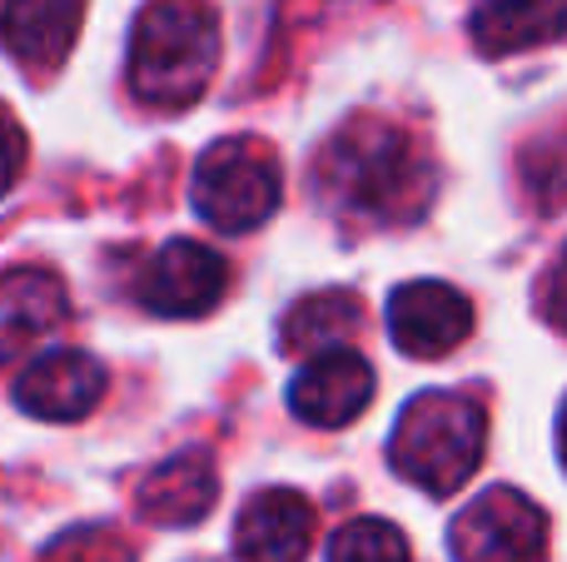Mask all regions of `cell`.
I'll return each instance as SVG.
<instances>
[{"mask_svg":"<svg viewBox=\"0 0 567 562\" xmlns=\"http://www.w3.org/2000/svg\"><path fill=\"white\" fill-rule=\"evenodd\" d=\"M313 185L333 209L369 225H409L433 199V165L409 129L359 115L323 145Z\"/></svg>","mask_w":567,"mask_h":562,"instance_id":"1","label":"cell"},{"mask_svg":"<svg viewBox=\"0 0 567 562\" xmlns=\"http://www.w3.org/2000/svg\"><path fill=\"white\" fill-rule=\"evenodd\" d=\"M219 70V15L209 0H150L130 30V95L150 110H189Z\"/></svg>","mask_w":567,"mask_h":562,"instance_id":"2","label":"cell"},{"mask_svg":"<svg viewBox=\"0 0 567 562\" xmlns=\"http://www.w3.org/2000/svg\"><path fill=\"white\" fill-rule=\"evenodd\" d=\"M488 444V414L468 394H419L399 414L389 438V464L399 478L433 498H449L478 473Z\"/></svg>","mask_w":567,"mask_h":562,"instance_id":"3","label":"cell"},{"mask_svg":"<svg viewBox=\"0 0 567 562\" xmlns=\"http://www.w3.org/2000/svg\"><path fill=\"white\" fill-rule=\"evenodd\" d=\"M284 179L279 159L269 145L239 135L215 139L205 155L195 159V179H189V199H195L199 219L219 235H249L279 209Z\"/></svg>","mask_w":567,"mask_h":562,"instance_id":"4","label":"cell"},{"mask_svg":"<svg viewBox=\"0 0 567 562\" xmlns=\"http://www.w3.org/2000/svg\"><path fill=\"white\" fill-rule=\"evenodd\" d=\"M449 553L453 562H543L548 513L518 488H488L453 518Z\"/></svg>","mask_w":567,"mask_h":562,"instance_id":"5","label":"cell"},{"mask_svg":"<svg viewBox=\"0 0 567 562\" xmlns=\"http://www.w3.org/2000/svg\"><path fill=\"white\" fill-rule=\"evenodd\" d=\"M140 304L159 319H205L229 294V264L219 249L195 239H169L150 254L135 284Z\"/></svg>","mask_w":567,"mask_h":562,"instance_id":"6","label":"cell"},{"mask_svg":"<svg viewBox=\"0 0 567 562\" xmlns=\"http://www.w3.org/2000/svg\"><path fill=\"white\" fill-rule=\"evenodd\" d=\"M473 334V299L443 279H413L389 294V339L409 358H443Z\"/></svg>","mask_w":567,"mask_h":562,"instance_id":"7","label":"cell"},{"mask_svg":"<svg viewBox=\"0 0 567 562\" xmlns=\"http://www.w3.org/2000/svg\"><path fill=\"white\" fill-rule=\"evenodd\" d=\"M105 364L85 348H50L30 358L16 378V408L40 424H75L90 418L105 398Z\"/></svg>","mask_w":567,"mask_h":562,"instance_id":"8","label":"cell"},{"mask_svg":"<svg viewBox=\"0 0 567 562\" xmlns=\"http://www.w3.org/2000/svg\"><path fill=\"white\" fill-rule=\"evenodd\" d=\"M369 404H373V368H369V358L343 344L309 354V364L289 384L293 418L309 428H343Z\"/></svg>","mask_w":567,"mask_h":562,"instance_id":"9","label":"cell"},{"mask_svg":"<svg viewBox=\"0 0 567 562\" xmlns=\"http://www.w3.org/2000/svg\"><path fill=\"white\" fill-rule=\"evenodd\" d=\"M80 20H85V0H6L0 6V40L20 70L55 75L75 50Z\"/></svg>","mask_w":567,"mask_h":562,"instance_id":"10","label":"cell"},{"mask_svg":"<svg viewBox=\"0 0 567 562\" xmlns=\"http://www.w3.org/2000/svg\"><path fill=\"white\" fill-rule=\"evenodd\" d=\"M313 548V503L293 488H265L239 508L235 558L239 562H303Z\"/></svg>","mask_w":567,"mask_h":562,"instance_id":"11","label":"cell"},{"mask_svg":"<svg viewBox=\"0 0 567 562\" xmlns=\"http://www.w3.org/2000/svg\"><path fill=\"white\" fill-rule=\"evenodd\" d=\"M215 503H219V473L205 448H185V454L165 458L155 473H145V483L135 493V513L155 528H189L199 518H209Z\"/></svg>","mask_w":567,"mask_h":562,"instance_id":"12","label":"cell"},{"mask_svg":"<svg viewBox=\"0 0 567 562\" xmlns=\"http://www.w3.org/2000/svg\"><path fill=\"white\" fill-rule=\"evenodd\" d=\"M65 284L50 269H6L0 274V368L20 364L35 339L65 324Z\"/></svg>","mask_w":567,"mask_h":562,"instance_id":"13","label":"cell"},{"mask_svg":"<svg viewBox=\"0 0 567 562\" xmlns=\"http://www.w3.org/2000/svg\"><path fill=\"white\" fill-rule=\"evenodd\" d=\"M563 30H567V0H483L468 20L473 45L488 60L548 45Z\"/></svg>","mask_w":567,"mask_h":562,"instance_id":"14","label":"cell"},{"mask_svg":"<svg viewBox=\"0 0 567 562\" xmlns=\"http://www.w3.org/2000/svg\"><path fill=\"white\" fill-rule=\"evenodd\" d=\"M363 324V304L349 289H323L309 294L284 314L279 324V348L284 354H323V348L343 344L353 329Z\"/></svg>","mask_w":567,"mask_h":562,"instance_id":"15","label":"cell"},{"mask_svg":"<svg viewBox=\"0 0 567 562\" xmlns=\"http://www.w3.org/2000/svg\"><path fill=\"white\" fill-rule=\"evenodd\" d=\"M329 562H413L409 538L389 518H353L329 538Z\"/></svg>","mask_w":567,"mask_h":562,"instance_id":"16","label":"cell"},{"mask_svg":"<svg viewBox=\"0 0 567 562\" xmlns=\"http://www.w3.org/2000/svg\"><path fill=\"white\" fill-rule=\"evenodd\" d=\"M523 179H528L533 199L543 209H563L567 205V125L558 135L538 139V145L523 155Z\"/></svg>","mask_w":567,"mask_h":562,"instance_id":"17","label":"cell"},{"mask_svg":"<svg viewBox=\"0 0 567 562\" xmlns=\"http://www.w3.org/2000/svg\"><path fill=\"white\" fill-rule=\"evenodd\" d=\"M40 562H135V548H130V538H120L115 528H70V533H60L55 543L40 553Z\"/></svg>","mask_w":567,"mask_h":562,"instance_id":"18","label":"cell"},{"mask_svg":"<svg viewBox=\"0 0 567 562\" xmlns=\"http://www.w3.org/2000/svg\"><path fill=\"white\" fill-rule=\"evenodd\" d=\"M25 155H30V145H25V129H20L16 110L0 105V195H10L16 179L25 175Z\"/></svg>","mask_w":567,"mask_h":562,"instance_id":"19","label":"cell"},{"mask_svg":"<svg viewBox=\"0 0 567 562\" xmlns=\"http://www.w3.org/2000/svg\"><path fill=\"white\" fill-rule=\"evenodd\" d=\"M538 309H543V319H548L558 334H567V244H563V254L553 259L548 274H543V299H538Z\"/></svg>","mask_w":567,"mask_h":562,"instance_id":"20","label":"cell"},{"mask_svg":"<svg viewBox=\"0 0 567 562\" xmlns=\"http://www.w3.org/2000/svg\"><path fill=\"white\" fill-rule=\"evenodd\" d=\"M558 458H563V468H567V398H563V408H558Z\"/></svg>","mask_w":567,"mask_h":562,"instance_id":"21","label":"cell"}]
</instances>
